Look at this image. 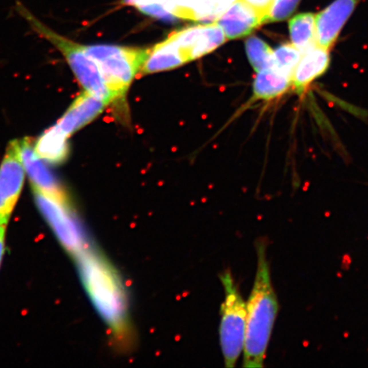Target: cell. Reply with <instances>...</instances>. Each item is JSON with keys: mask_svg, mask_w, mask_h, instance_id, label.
Segmentation results:
<instances>
[{"mask_svg": "<svg viewBox=\"0 0 368 368\" xmlns=\"http://www.w3.org/2000/svg\"><path fill=\"white\" fill-rule=\"evenodd\" d=\"M288 27L292 44L302 54L317 44L315 15L313 13L294 15L290 19Z\"/></svg>", "mask_w": 368, "mask_h": 368, "instance_id": "17", "label": "cell"}, {"mask_svg": "<svg viewBox=\"0 0 368 368\" xmlns=\"http://www.w3.org/2000/svg\"><path fill=\"white\" fill-rule=\"evenodd\" d=\"M33 190L38 207L62 245L69 253L77 257L88 246L84 234L72 212L70 203L62 202L38 189Z\"/></svg>", "mask_w": 368, "mask_h": 368, "instance_id": "6", "label": "cell"}, {"mask_svg": "<svg viewBox=\"0 0 368 368\" xmlns=\"http://www.w3.org/2000/svg\"><path fill=\"white\" fill-rule=\"evenodd\" d=\"M225 298L221 307L220 343L226 367H234L244 349L246 332L245 302L230 272L222 273Z\"/></svg>", "mask_w": 368, "mask_h": 368, "instance_id": "5", "label": "cell"}, {"mask_svg": "<svg viewBox=\"0 0 368 368\" xmlns=\"http://www.w3.org/2000/svg\"><path fill=\"white\" fill-rule=\"evenodd\" d=\"M168 38L180 49L187 62L213 51L227 40L223 30L217 21L175 31Z\"/></svg>", "mask_w": 368, "mask_h": 368, "instance_id": "8", "label": "cell"}, {"mask_svg": "<svg viewBox=\"0 0 368 368\" xmlns=\"http://www.w3.org/2000/svg\"><path fill=\"white\" fill-rule=\"evenodd\" d=\"M25 179L19 140L9 142L0 165V225H7Z\"/></svg>", "mask_w": 368, "mask_h": 368, "instance_id": "7", "label": "cell"}, {"mask_svg": "<svg viewBox=\"0 0 368 368\" xmlns=\"http://www.w3.org/2000/svg\"><path fill=\"white\" fill-rule=\"evenodd\" d=\"M107 104L100 98L84 90L57 121L56 126L68 137L80 130L102 113Z\"/></svg>", "mask_w": 368, "mask_h": 368, "instance_id": "12", "label": "cell"}, {"mask_svg": "<svg viewBox=\"0 0 368 368\" xmlns=\"http://www.w3.org/2000/svg\"><path fill=\"white\" fill-rule=\"evenodd\" d=\"M361 0H334L315 15L316 43L330 50Z\"/></svg>", "mask_w": 368, "mask_h": 368, "instance_id": "10", "label": "cell"}, {"mask_svg": "<svg viewBox=\"0 0 368 368\" xmlns=\"http://www.w3.org/2000/svg\"><path fill=\"white\" fill-rule=\"evenodd\" d=\"M245 51L253 69L257 72L273 65V50L263 39L251 36L245 42Z\"/></svg>", "mask_w": 368, "mask_h": 368, "instance_id": "19", "label": "cell"}, {"mask_svg": "<svg viewBox=\"0 0 368 368\" xmlns=\"http://www.w3.org/2000/svg\"><path fill=\"white\" fill-rule=\"evenodd\" d=\"M19 145L21 158L33 188L62 202L69 203L67 192L44 164V161L34 153L33 140L29 137H24L19 140Z\"/></svg>", "mask_w": 368, "mask_h": 368, "instance_id": "9", "label": "cell"}, {"mask_svg": "<svg viewBox=\"0 0 368 368\" xmlns=\"http://www.w3.org/2000/svg\"><path fill=\"white\" fill-rule=\"evenodd\" d=\"M302 0H273L264 18V23L279 22L290 18Z\"/></svg>", "mask_w": 368, "mask_h": 368, "instance_id": "22", "label": "cell"}, {"mask_svg": "<svg viewBox=\"0 0 368 368\" xmlns=\"http://www.w3.org/2000/svg\"><path fill=\"white\" fill-rule=\"evenodd\" d=\"M82 45L99 67L116 99L125 95L148 55V50L113 44Z\"/></svg>", "mask_w": 368, "mask_h": 368, "instance_id": "4", "label": "cell"}, {"mask_svg": "<svg viewBox=\"0 0 368 368\" xmlns=\"http://www.w3.org/2000/svg\"><path fill=\"white\" fill-rule=\"evenodd\" d=\"M250 5H251L254 9H256L259 13L263 15V23L264 18L268 12V9L273 2V0H244Z\"/></svg>", "mask_w": 368, "mask_h": 368, "instance_id": "23", "label": "cell"}, {"mask_svg": "<svg viewBox=\"0 0 368 368\" xmlns=\"http://www.w3.org/2000/svg\"><path fill=\"white\" fill-rule=\"evenodd\" d=\"M5 234L6 225H0V264L3 259V256L5 249Z\"/></svg>", "mask_w": 368, "mask_h": 368, "instance_id": "24", "label": "cell"}, {"mask_svg": "<svg viewBox=\"0 0 368 368\" xmlns=\"http://www.w3.org/2000/svg\"><path fill=\"white\" fill-rule=\"evenodd\" d=\"M329 50L315 44L302 54L292 77V86L296 92L303 93L314 80L327 71L331 61Z\"/></svg>", "mask_w": 368, "mask_h": 368, "instance_id": "13", "label": "cell"}, {"mask_svg": "<svg viewBox=\"0 0 368 368\" xmlns=\"http://www.w3.org/2000/svg\"><path fill=\"white\" fill-rule=\"evenodd\" d=\"M188 62L176 44L167 37L148 50V55L141 68L143 73H153L180 67Z\"/></svg>", "mask_w": 368, "mask_h": 368, "instance_id": "15", "label": "cell"}, {"mask_svg": "<svg viewBox=\"0 0 368 368\" xmlns=\"http://www.w3.org/2000/svg\"><path fill=\"white\" fill-rule=\"evenodd\" d=\"M84 287L110 329L123 348L133 343V328L123 282L110 263L97 251L87 247L77 257Z\"/></svg>", "mask_w": 368, "mask_h": 368, "instance_id": "1", "label": "cell"}, {"mask_svg": "<svg viewBox=\"0 0 368 368\" xmlns=\"http://www.w3.org/2000/svg\"><path fill=\"white\" fill-rule=\"evenodd\" d=\"M257 268L252 291L246 302V332L243 367H263L279 304L273 291L265 245H257Z\"/></svg>", "mask_w": 368, "mask_h": 368, "instance_id": "2", "label": "cell"}, {"mask_svg": "<svg viewBox=\"0 0 368 368\" xmlns=\"http://www.w3.org/2000/svg\"><path fill=\"white\" fill-rule=\"evenodd\" d=\"M227 39L245 37L263 24V15L244 0H235L216 21Z\"/></svg>", "mask_w": 368, "mask_h": 368, "instance_id": "11", "label": "cell"}, {"mask_svg": "<svg viewBox=\"0 0 368 368\" xmlns=\"http://www.w3.org/2000/svg\"><path fill=\"white\" fill-rule=\"evenodd\" d=\"M301 56V52L292 43L283 44L273 50L272 66L292 78Z\"/></svg>", "mask_w": 368, "mask_h": 368, "instance_id": "21", "label": "cell"}, {"mask_svg": "<svg viewBox=\"0 0 368 368\" xmlns=\"http://www.w3.org/2000/svg\"><path fill=\"white\" fill-rule=\"evenodd\" d=\"M144 14L170 21L176 17L179 0H126Z\"/></svg>", "mask_w": 368, "mask_h": 368, "instance_id": "20", "label": "cell"}, {"mask_svg": "<svg viewBox=\"0 0 368 368\" xmlns=\"http://www.w3.org/2000/svg\"><path fill=\"white\" fill-rule=\"evenodd\" d=\"M234 1L235 0H188L187 20L216 21Z\"/></svg>", "mask_w": 368, "mask_h": 368, "instance_id": "18", "label": "cell"}, {"mask_svg": "<svg viewBox=\"0 0 368 368\" xmlns=\"http://www.w3.org/2000/svg\"><path fill=\"white\" fill-rule=\"evenodd\" d=\"M68 138L67 135L54 125L46 130L34 143V153L48 164H62L68 156Z\"/></svg>", "mask_w": 368, "mask_h": 368, "instance_id": "14", "label": "cell"}, {"mask_svg": "<svg viewBox=\"0 0 368 368\" xmlns=\"http://www.w3.org/2000/svg\"><path fill=\"white\" fill-rule=\"evenodd\" d=\"M292 86V78L273 66L257 72L253 82V96L257 100L269 101L285 94Z\"/></svg>", "mask_w": 368, "mask_h": 368, "instance_id": "16", "label": "cell"}, {"mask_svg": "<svg viewBox=\"0 0 368 368\" xmlns=\"http://www.w3.org/2000/svg\"><path fill=\"white\" fill-rule=\"evenodd\" d=\"M15 8L37 34L49 41L62 54L85 91L100 98L107 105L117 100L107 86L99 67L88 56L82 44L52 30L34 15L21 3L17 2Z\"/></svg>", "mask_w": 368, "mask_h": 368, "instance_id": "3", "label": "cell"}]
</instances>
